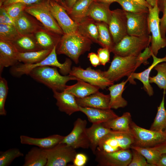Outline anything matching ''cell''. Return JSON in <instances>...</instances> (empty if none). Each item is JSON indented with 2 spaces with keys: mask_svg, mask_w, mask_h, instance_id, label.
Returning <instances> with one entry per match:
<instances>
[{
  "mask_svg": "<svg viewBox=\"0 0 166 166\" xmlns=\"http://www.w3.org/2000/svg\"><path fill=\"white\" fill-rule=\"evenodd\" d=\"M81 28L89 37L99 42L98 30L97 25L92 22H82Z\"/></svg>",
  "mask_w": 166,
  "mask_h": 166,
  "instance_id": "42",
  "label": "cell"
},
{
  "mask_svg": "<svg viewBox=\"0 0 166 166\" xmlns=\"http://www.w3.org/2000/svg\"><path fill=\"white\" fill-rule=\"evenodd\" d=\"M94 155L97 165L100 166H127L132 158L130 148L108 153L96 150Z\"/></svg>",
  "mask_w": 166,
  "mask_h": 166,
  "instance_id": "11",
  "label": "cell"
},
{
  "mask_svg": "<svg viewBox=\"0 0 166 166\" xmlns=\"http://www.w3.org/2000/svg\"><path fill=\"white\" fill-rule=\"evenodd\" d=\"M41 0H0V7H4L16 3H21L28 5Z\"/></svg>",
  "mask_w": 166,
  "mask_h": 166,
  "instance_id": "47",
  "label": "cell"
},
{
  "mask_svg": "<svg viewBox=\"0 0 166 166\" xmlns=\"http://www.w3.org/2000/svg\"><path fill=\"white\" fill-rule=\"evenodd\" d=\"M87 122L85 120L78 118L74 123L71 132L65 136L61 143H63L74 148H89L90 142L86 133Z\"/></svg>",
  "mask_w": 166,
  "mask_h": 166,
  "instance_id": "10",
  "label": "cell"
},
{
  "mask_svg": "<svg viewBox=\"0 0 166 166\" xmlns=\"http://www.w3.org/2000/svg\"><path fill=\"white\" fill-rule=\"evenodd\" d=\"M47 1L41 0L27 5L25 11L35 18L47 30L58 35H64L63 31L48 9Z\"/></svg>",
  "mask_w": 166,
  "mask_h": 166,
  "instance_id": "6",
  "label": "cell"
},
{
  "mask_svg": "<svg viewBox=\"0 0 166 166\" xmlns=\"http://www.w3.org/2000/svg\"><path fill=\"white\" fill-rule=\"evenodd\" d=\"M152 56L153 58V61L149 67L141 72L132 73L130 78L128 79L130 83L134 85L136 84L134 79L140 81L143 85L144 89L149 96H152L154 94L153 89L149 81L150 72L156 65L161 62H166V56L164 57L159 58L152 53Z\"/></svg>",
  "mask_w": 166,
  "mask_h": 166,
  "instance_id": "19",
  "label": "cell"
},
{
  "mask_svg": "<svg viewBox=\"0 0 166 166\" xmlns=\"http://www.w3.org/2000/svg\"><path fill=\"white\" fill-rule=\"evenodd\" d=\"M154 69L157 73L155 76L149 77L150 83H155L160 89L166 90V63L162 62L157 64Z\"/></svg>",
  "mask_w": 166,
  "mask_h": 166,
  "instance_id": "36",
  "label": "cell"
},
{
  "mask_svg": "<svg viewBox=\"0 0 166 166\" xmlns=\"http://www.w3.org/2000/svg\"><path fill=\"white\" fill-rule=\"evenodd\" d=\"M148 13L126 12L128 35L140 37L150 35L148 22Z\"/></svg>",
  "mask_w": 166,
  "mask_h": 166,
  "instance_id": "14",
  "label": "cell"
},
{
  "mask_svg": "<svg viewBox=\"0 0 166 166\" xmlns=\"http://www.w3.org/2000/svg\"><path fill=\"white\" fill-rule=\"evenodd\" d=\"M88 57L92 65L96 67L101 65L98 57L96 53L91 52L89 53Z\"/></svg>",
  "mask_w": 166,
  "mask_h": 166,
  "instance_id": "50",
  "label": "cell"
},
{
  "mask_svg": "<svg viewBox=\"0 0 166 166\" xmlns=\"http://www.w3.org/2000/svg\"><path fill=\"white\" fill-rule=\"evenodd\" d=\"M88 160L87 156L84 153H78L76 154L73 161L74 166H84Z\"/></svg>",
  "mask_w": 166,
  "mask_h": 166,
  "instance_id": "48",
  "label": "cell"
},
{
  "mask_svg": "<svg viewBox=\"0 0 166 166\" xmlns=\"http://www.w3.org/2000/svg\"><path fill=\"white\" fill-rule=\"evenodd\" d=\"M52 49H42L24 53L18 52L19 62L24 64H33L39 62L45 58Z\"/></svg>",
  "mask_w": 166,
  "mask_h": 166,
  "instance_id": "31",
  "label": "cell"
},
{
  "mask_svg": "<svg viewBox=\"0 0 166 166\" xmlns=\"http://www.w3.org/2000/svg\"><path fill=\"white\" fill-rule=\"evenodd\" d=\"M78 0H63V6L66 10L69 11L72 8L74 3Z\"/></svg>",
  "mask_w": 166,
  "mask_h": 166,
  "instance_id": "51",
  "label": "cell"
},
{
  "mask_svg": "<svg viewBox=\"0 0 166 166\" xmlns=\"http://www.w3.org/2000/svg\"><path fill=\"white\" fill-rule=\"evenodd\" d=\"M62 0V1H63V0Z\"/></svg>",
  "mask_w": 166,
  "mask_h": 166,
  "instance_id": "59",
  "label": "cell"
},
{
  "mask_svg": "<svg viewBox=\"0 0 166 166\" xmlns=\"http://www.w3.org/2000/svg\"><path fill=\"white\" fill-rule=\"evenodd\" d=\"M80 111L86 115L92 124L105 122L118 116L111 109H102L79 106Z\"/></svg>",
  "mask_w": 166,
  "mask_h": 166,
  "instance_id": "20",
  "label": "cell"
},
{
  "mask_svg": "<svg viewBox=\"0 0 166 166\" xmlns=\"http://www.w3.org/2000/svg\"><path fill=\"white\" fill-rule=\"evenodd\" d=\"M0 24L14 26V20L3 7H0Z\"/></svg>",
  "mask_w": 166,
  "mask_h": 166,
  "instance_id": "46",
  "label": "cell"
},
{
  "mask_svg": "<svg viewBox=\"0 0 166 166\" xmlns=\"http://www.w3.org/2000/svg\"><path fill=\"white\" fill-rule=\"evenodd\" d=\"M117 2L126 12L133 13L149 12V9L147 7L133 0H118Z\"/></svg>",
  "mask_w": 166,
  "mask_h": 166,
  "instance_id": "38",
  "label": "cell"
},
{
  "mask_svg": "<svg viewBox=\"0 0 166 166\" xmlns=\"http://www.w3.org/2000/svg\"><path fill=\"white\" fill-rule=\"evenodd\" d=\"M166 90H164L162 101L157 107V112L150 129L157 131H166V109L164 105Z\"/></svg>",
  "mask_w": 166,
  "mask_h": 166,
  "instance_id": "32",
  "label": "cell"
},
{
  "mask_svg": "<svg viewBox=\"0 0 166 166\" xmlns=\"http://www.w3.org/2000/svg\"><path fill=\"white\" fill-rule=\"evenodd\" d=\"M132 120L130 113L126 112L121 117L118 116L102 124L105 127L114 131L131 132L130 123Z\"/></svg>",
  "mask_w": 166,
  "mask_h": 166,
  "instance_id": "27",
  "label": "cell"
},
{
  "mask_svg": "<svg viewBox=\"0 0 166 166\" xmlns=\"http://www.w3.org/2000/svg\"><path fill=\"white\" fill-rule=\"evenodd\" d=\"M57 46H55L51 53L43 60L33 64H17L12 67L10 70L11 73L16 77H20L23 75H28L30 72L35 68L44 66L55 67L59 69L60 73L66 75L69 74L71 69L72 62L68 58L63 63L58 61L56 53Z\"/></svg>",
  "mask_w": 166,
  "mask_h": 166,
  "instance_id": "3",
  "label": "cell"
},
{
  "mask_svg": "<svg viewBox=\"0 0 166 166\" xmlns=\"http://www.w3.org/2000/svg\"><path fill=\"white\" fill-rule=\"evenodd\" d=\"M149 9L148 25L151 35V47L152 53L156 56L159 50L166 46V38L161 36L160 28V12L157 3Z\"/></svg>",
  "mask_w": 166,
  "mask_h": 166,
  "instance_id": "9",
  "label": "cell"
},
{
  "mask_svg": "<svg viewBox=\"0 0 166 166\" xmlns=\"http://www.w3.org/2000/svg\"><path fill=\"white\" fill-rule=\"evenodd\" d=\"M136 57L131 55L122 57L114 55L108 69L101 71L103 75L114 82L126 76L129 79L136 69Z\"/></svg>",
  "mask_w": 166,
  "mask_h": 166,
  "instance_id": "4",
  "label": "cell"
},
{
  "mask_svg": "<svg viewBox=\"0 0 166 166\" xmlns=\"http://www.w3.org/2000/svg\"><path fill=\"white\" fill-rule=\"evenodd\" d=\"M148 4L151 7H153L157 3V0H145Z\"/></svg>",
  "mask_w": 166,
  "mask_h": 166,
  "instance_id": "57",
  "label": "cell"
},
{
  "mask_svg": "<svg viewBox=\"0 0 166 166\" xmlns=\"http://www.w3.org/2000/svg\"><path fill=\"white\" fill-rule=\"evenodd\" d=\"M53 97L56 100V105L59 110L70 116L74 113L80 111L76 97L72 94L65 91H53Z\"/></svg>",
  "mask_w": 166,
  "mask_h": 166,
  "instance_id": "18",
  "label": "cell"
},
{
  "mask_svg": "<svg viewBox=\"0 0 166 166\" xmlns=\"http://www.w3.org/2000/svg\"><path fill=\"white\" fill-rule=\"evenodd\" d=\"M97 25L98 30L99 43L103 47L108 48L111 52L115 44L112 40L107 24L103 22L97 24Z\"/></svg>",
  "mask_w": 166,
  "mask_h": 166,
  "instance_id": "35",
  "label": "cell"
},
{
  "mask_svg": "<svg viewBox=\"0 0 166 166\" xmlns=\"http://www.w3.org/2000/svg\"><path fill=\"white\" fill-rule=\"evenodd\" d=\"M47 158L44 149L38 147L32 148L26 155L23 166H44Z\"/></svg>",
  "mask_w": 166,
  "mask_h": 166,
  "instance_id": "30",
  "label": "cell"
},
{
  "mask_svg": "<svg viewBox=\"0 0 166 166\" xmlns=\"http://www.w3.org/2000/svg\"><path fill=\"white\" fill-rule=\"evenodd\" d=\"M140 4L147 7L148 9L151 7L145 0H133Z\"/></svg>",
  "mask_w": 166,
  "mask_h": 166,
  "instance_id": "56",
  "label": "cell"
},
{
  "mask_svg": "<svg viewBox=\"0 0 166 166\" xmlns=\"http://www.w3.org/2000/svg\"><path fill=\"white\" fill-rule=\"evenodd\" d=\"M14 26L21 35L34 34L44 27L35 18L25 11L14 20Z\"/></svg>",
  "mask_w": 166,
  "mask_h": 166,
  "instance_id": "16",
  "label": "cell"
},
{
  "mask_svg": "<svg viewBox=\"0 0 166 166\" xmlns=\"http://www.w3.org/2000/svg\"><path fill=\"white\" fill-rule=\"evenodd\" d=\"M110 99L109 94H105L99 91L83 98L76 97L79 106L102 109H110Z\"/></svg>",
  "mask_w": 166,
  "mask_h": 166,
  "instance_id": "21",
  "label": "cell"
},
{
  "mask_svg": "<svg viewBox=\"0 0 166 166\" xmlns=\"http://www.w3.org/2000/svg\"><path fill=\"white\" fill-rule=\"evenodd\" d=\"M131 132L134 138L132 145L142 147H153L166 141V131L147 129L137 125L131 121Z\"/></svg>",
  "mask_w": 166,
  "mask_h": 166,
  "instance_id": "7",
  "label": "cell"
},
{
  "mask_svg": "<svg viewBox=\"0 0 166 166\" xmlns=\"http://www.w3.org/2000/svg\"><path fill=\"white\" fill-rule=\"evenodd\" d=\"M152 53L150 46L147 47L143 52L140 53L136 57V69L141 64H143L144 65L148 64L149 62L148 60L152 56Z\"/></svg>",
  "mask_w": 166,
  "mask_h": 166,
  "instance_id": "44",
  "label": "cell"
},
{
  "mask_svg": "<svg viewBox=\"0 0 166 166\" xmlns=\"http://www.w3.org/2000/svg\"><path fill=\"white\" fill-rule=\"evenodd\" d=\"M157 4L160 12H163L166 5V0H157Z\"/></svg>",
  "mask_w": 166,
  "mask_h": 166,
  "instance_id": "54",
  "label": "cell"
},
{
  "mask_svg": "<svg viewBox=\"0 0 166 166\" xmlns=\"http://www.w3.org/2000/svg\"><path fill=\"white\" fill-rule=\"evenodd\" d=\"M91 42L78 31L64 34L57 46L56 53L65 54L78 63L79 57L90 49Z\"/></svg>",
  "mask_w": 166,
  "mask_h": 166,
  "instance_id": "1",
  "label": "cell"
},
{
  "mask_svg": "<svg viewBox=\"0 0 166 166\" xmlns=\"http://www.w3.org/2000/svg\"><path fill=\"white\" fill-rule=\"evenodd\" d=\"M48 9L63 31L64 34L78 31V25L73 21L67 13L65 8L53 0H48Z\"/></svg>",
  "mask_w": 166,
  "mask_h": 166,
  "instance_id": "12",
  "label": "cell"
},
{
  "mask_svg": "<svg viewBox=\"0 0 166 166\" xmlns=\"http://www.w3.org/2000/svg\"><path fill=\"white\" fill-rule=\"evenodd\" d=\"M64 136L60 135L54 134L44 138H35L21 135L20 138L22 144L34 145L42 149H47L61 143Z\"/></svg>",
  "mask_w": 166,
  "mask_h": 166,
  "instance_id": "22",
  "label": "cell"
},
{
  "mask_svg": "<svg viewBox=\"0 0 166 166\" xmlns=\"http://www.w3.org/2000/svg\"><path fill=\"white\" fill-rule=\"evenodd\" d=\"M130 148L141 154L146 159L147 162L153 166H156L162 154L153 147H142L132 145Z\"/></svg>",
  "mask_w": 166,
  "mask_h": 166,
  "instance_id": "34",
  "label": "cell"
},
{
  "mask_svg": "<svg viewBox=\"0 0 166 166\" xmlns=\"http://www.w3.org/2000/svg\"><path fill=\"white\" fill-rule=\"evenodd\" d=\"M23 154L18 148L9 149L0 153V166H8L16 158L22 156Z\"/></svg>",
  "mask_w": 166,
  "mask_h": 166,
  "instance_id": "39",
  "label": "cell"
},
{
  "mask_svg": "<svg viewBox=\"0 0 166 166\" xmlns=\"http://www.w3.org/2000/svg\"><path fill=\"white\" fill-rule=\"evenodd\" d=\"M128 81L127 79L121 83L113 84L109 87L110 92L109 107L111 109H117L123 108L128 105V102L122 97V94L125 90V86Z\"/></svg>",
  "mask_w": 166,
  "mask_h": 166,
  "instance_id": "23",
  "label": "cell"
},
{
  "mask_svg": "<svg viewBox=\"0 0 166 166\" xmlns=\"http://www.w3.org/2000/svg\"><path fill=\"white\" fill-rule=\"evenodd\" d=\"M18 51L11 42L0 40V74L5 67L18 64Z\"/></svg>",
  "mask_w": 166,
  "mask_h": 166,
  "instance_id": "17",
  "label": "cell"
},
{
  "mask_svg": "<svg viewBox=\"0 0 166 166\" xmlns=\"http://www.w3.org/2000/svg\"><path fill=\"white\" fill-rule=\"evenodd\" d=\"M151 40L150 35L140 37L127 35L115 44L111 52L115 55L122 57L131 55L137 57L149 46Z\"/></svg>",
  "mask_w": 166,
  "mask_h": 166,
  "instance_id": "5",
  "label": "cell"
},
{
  "mask_svg": "<svg viewBox=\"0 0 166 166\" xmlns=\"http://www.w3.org/2000/svg\"><path fill=\"white\" fill-rule=\"evenodd\" d=\"M50 66H44L35 68L30 72L28 75L36 81L51 89L53 91H63L68 81L79 80L69 74L62 76L58 72L57 67Z\"/></svg>",
  "mask_w": 166,
  "mask_h": 166,
  "instance_id": "2",
  "label": "cell"
},
{
  "mask_svg": "<svg viewBox=\"0 0 166 166\" xmlns=\"http://www.w3.org/2000/svg\"><path fill=\"white\" fill-rule=\"evenodd\" d=\"M21 35L14 25L0 24V40L12 43Z\"/></svg>",
  "mask_w": 166,
  "mask_h": 166,
  "instance_id": "37",
  "label": "cell"
},
{
  "mask_svg": "<svg viewBox=\"0 0 166 166\" xmlns=\"http://www.w3.org/2000/svg\"><path fill=\"white\" fill-rule=\"evenodd\" d=\"M94 0H78L68 12L74 19L80 20L86 16L89 9Z\"/></svg>",
  "mask_w": 166,
  "mask_h": 166,
  "instance_id": "33",
  "label": "cell"
},
{
  "mask_svg": "<svg viewBox=\"0 0 166 166\" xmlns=\"http://www.w3.org/2000/svg\"><path fill=\"white\" fill-rule=\"evenodd\" d=\"M55 34H57L44 27L34 34L38 43L42 49H52L54 46H57L60 39L55 38Z\"/></svg>",
  "mask_w": 166,
  "mask_h": 166,
  "instance_id": "28",
  "label": "cell"
},
{
  "mask_svg": "<svg viewBox=\"0 0 166 166\" xmlns=\"http://www.w3.org/2000/svg\"><path fill=\"white\" fill-rule=\"evenodd\" d=\"M69 74L75 76L92 85L104 89L114 84V82L105 77L101 70L92 69L91 67L84 69L81 66H73Z\"/></svg>",
  "mask_w": 166,
  "mask_h": 166,
  "instance_id": "13",
  "label": "cell"
},
{
  "mask_svg": "<svg viewBox=\"0 0 166 166\" xmlns=\"http://www.w3.org/2000/svg\"><path fill=\"white\" fill-rule=\"evenodd\" d=\"M153 147L159 151L161 154H166V141Z\"/></svg>",
  "mask_w": 166,
  "mask_h": 166,
  "instance_id": "52",
  "label": "cell"
},
{
  "mask_svg": "<svg viewBox=\"0 0 166 166\" xmlns=\"http://www.w3.org/2000/svg\"><path fill=\"white\" fill-rule=\"evenodd\" d=\"M156 166H166V154H161L160 159Z\"/></svg>",
  "mask_w": 166,
  "mask_h": 166,
  "instance_id": "53",
  "label": "cell"
},
{
  "mask_svg": "<svg viewBox=\"0 0 166 166\" xmlns=\"http://www.w3.org/2000/svg\"><path fill=\"white\" fill-rule=\"evenodd\" d=\"M162 12L163 13V16L160 19V30L162 37L164 38H166L165 37L166 33V5Z\"/></svg>",
  "mask_w": 166,
  "mask_h": 166,
  "instance_id": "49",
  "label": "cell"
},
{
  "mask_svg": "<svg viewBox=\"0 0 166 166\" xmlns=\"http://www.w3.org/2000/svg\"><path fill=\"white\" fill-rule=\"evenodd\" d=\"M8 87L6 79L0 76V115L5 116L6 111L5 109V101L6 99Z\"/></svg>",
  "mask_w": 166,
  "mask_h": 166,
  "instance_id": "40",
  "label": "cell"
},
{
  "mask_svg": "<svg viewBox=\"0 0 166 166\" xmlns=\"http://www.w3.org/2000/svg\"><path fill=\"white\" fill-rule=\"evenodd\" d=\"M76 149L60 143L54 147L44 149L47 158L46 166H66L73 162L77 153Z\"/></svg>",
  "mask_w": 166,
  "mask_h": 166,
  "instance_id": "8",
  "label": "cell"
},
{
  "mask_svg": "<svg viewBox=\"0 0 166 166\" xmlns=\"http://www.w3.org/2000/svg\"><path fill=\"white\" fill-rule=\"evenodd\" d=\"M132 158L128 166H153L148 163L145 157L136 150L131 149Z\"/></svg>",
  "mask_w": 166,
  "mask_h": 166,
  "instance_id": "43",
  "label": "cell"
},
{
  "mask_svg": "<svg viewBox=\"0 0 166 166\" xmlns=\"http://www.w3.org/2000/svg\"><path fill=\"white\" fill-rule=\"evenodd\" d=\"M12 43L19 52L24 53L42 49L38 43L34 34L21 35Z\"/></svg>",
  "mask_w": 166,
  "mask_h": 166,
  "instance_id": "29",
  "label": "cell"
},
{
  "mask_svg": "<svg viewBox=\"0 0 166 166\" xmlns=\"http://www.w3.org/2000/svg\"><path fill=\"white\" fill-rule=\"evenodd\" d=\"M109 29L115 44L128 35L126 12L116 9L112 11Z\"/></svg>",
  "mask_w": 166,
  "mask_h": 166,
  "instance_id": "15",
  "label": "cell"
},
{
  "mask_svg": "<svg viewBox=\"0 0 166 166\" xmlns=\"http://www.w3.org/2000/svg\"><path fill=\"white\" fill-rule=\"evenodd\" d=\"M111 52L107 48H100L97 51V55L101 64L105 66L110 60V53Z\"/></svg>",
  "mask_w": 166,
  "mask_h": 166,
  "instance_id": "45",
  "label": "cell"
},
{
  "mask_svg": "<svg viewBox=\"0 0 166 166\" xmlns=\"http://www.w3.org/2000/svg\"><path fill=\"white\" fill-rule=\"evenodd\" d=\"M112 130L104 127L102 123L92 124L86 128L87 134L90 142L89 148L94 154L101 140Z\"/></svg>",
  "mask_w": 166,
  "mask_h": 166,
  "instance_id": "25",
  "label": "cell"
},
{
  "mask_svg": "<svg viewBox=\"0 0 166 166\" xmlns=\"http://www.w3.org/2000/svg\"><path fill=\"white\" fill-rule=\"evenodd\" d=\"M110 5L94 1L90 5L86 16L95 20L109 24L112 14Z\"/></svg>",
  "mask_w": 166,
  "mask_h": 166,
  "instance_id": "24",
  "label": "cell"
},
{
  "mask_svg": "<svg viewBox=\"0 0 166 166\" xmlns=\"http://www.w3.org/2000/svg\"><path fill=\"white\" fill-rule=\"evenodd\" d=\"M100 88L79 79L77 82L71 85H67L64 91L73 95L76 97L83 98L98 91Z\"/></svg>",
  "mask_w": 166,
  "mask_h": 166,
  "instance_id": "26",
  "label": "cell"
},
{
  "mask_svg": "<svg viewBox=\"0 0 166 166\" xmlns=\"http://www.w3.org/2000/svg\"><path fill=\"white\" fill-rule=\"evenodd\" d=\"M118 0H94V1L110 5L114 2H117Z\"/></svg>",
  "mask_w": 166,
  "mask_h": 166,
  "instance_id": "55",
  "label": "cell"
},
{
  "mask_svg": "<svg viewBox=\"0 0 166 166\" xmlns=\"http://www.w3.org/2000/svg\"><path fill=\"white\" fill-rule=\"evenodd\" d=\"M54 0L57 2H58L60 4H61V5H62L63 6V2L62 0Z\"/></svg>",
  "mask_w": 166,
  "mask_h": 166,
  "instance_id": "58",
  "label": "cell"
},
{
  "mask_svg": "<svg viewBox=\"0 0 166 166\" xmlns=\"http://www.w3.org/2000/svg\"><path fill=\"white\" fill-rule=\"evenodd\" d=\"M27 6L21 3H16L3 7L8 14L15 20L25 11Z\"/></svg>",
  "mask_w": 166,
  "mask_h": 166,
  "instance_id": "41",
  "label": "cell"
}]
</instances>
